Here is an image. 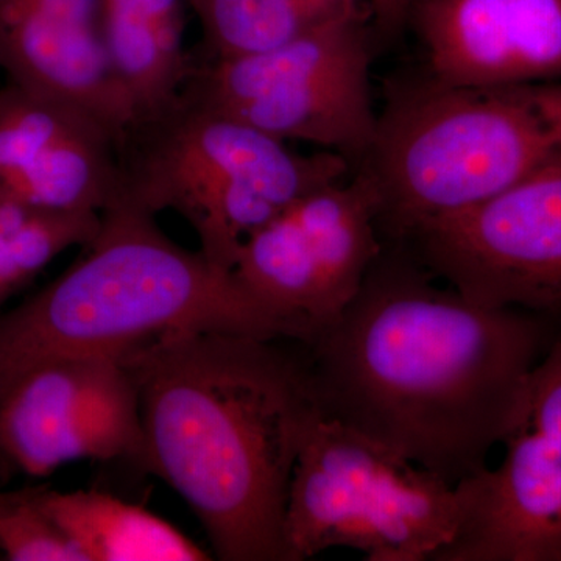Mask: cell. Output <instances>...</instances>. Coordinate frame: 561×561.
Masks as SVG:
<instances>
[{
  "instance_id": "6da1fadb",
  "label": "cell",
  "mask_w": 561,
  "mask_h": 561,
  "mask_svg": "<svg viewBox=\"0 0 561 561\" xmlns=\"http://www.w3.org/2000/svg\"><path fill=\"white\" fill-rule=\"evenodd\" d=\"M542 319L437 286L386 242L345 311L298 343L321 415L459 485L489 467L553 345Z\"/></svg>"
},
{
  "instance_id": "7a4b0ae2",
  "label": "cell",
  "mask_w": 561,
  "mask_h": 561,
  "mask_svg": "<svg viewBox=\"0 0 561 561\" xmlns=\"http://www.w3.org/2000/svg\"><path fill=\"white\" fill-rule=\"evenodd\" d=\"M121 359L138 389L147 472L190 505L216 559L287 561L291 474L320 412L300 343L173 332Z\"/></svg>"
},
{
  "instance_id": "3957f363",
  "label": "cell",
  "mask_w": 561,
  "mask_h": 561,
  "mask_svg": "<svg viewBox=\"0 0 561 561\" xmlns=\"http://www.w3.org/2000/svg\"><path fill=\"white\" fill-rule=\"evenodd\" d=\"M79 260L9 312H0V394L24 373L79 356H124L162 335L220 331L267 339L294 332L234 272L173 242L151 214L103 210Z\"/></svg>"
},
{
  "instance_id": "277c9868",
  "label": "cell",
  "mask_w": 561,
  "mask_h": 561,
  "mask_svg": "<svg viewBox=\"0 0 561 561\" xmlns=\"http://www.w3.org/2000/svg\"><path fill=\"white\" fill-rule=\"evenodd\" d=\"M381 197L383 242L561 169V80L463 87L401 81L362 168Z\"/></svg>"
},
{
  "instance_id": "5b68a950",
  "label": "cell",
  "mask_w": 561,
  "mask_h": 561,
  "mask_svg": "<svg viewBox=\"0 0 561 561\" xmlns=\"http://www.w3.org/2000/svg\"><path fill=\"white\" fill-rule=\"evenodd\" d=\"M116 161L113 205L154 217L173 210L194 230L198 250L228 272L257 228L351 172L342 154L298 153L186 90L131 117L117 135Z\"/></svg>"
},
{
  "instance_id": "8992f818",
  "label": "cell",
  "mask_w": 561,
  "mask_h": 561,
  "mask_svg": "<svg viewBox=\"0 0 561 561\" xmlns=\"http://www.w3.org/2000/svg\"><path fill=\"white\" fill-rule=\"evenodd\" d=\"M459 486L404 454L317 413L287 497V561L330 549L367 561H437L463 523Z\"/></svg>"
},
{
  "instance_id": "52a82bcc",
  "label": "cell",
  "mask_w": 561,
  "mask_h": 561,
  "mask_svg": "<svg viewBox=\"0 0 561 561\" xmlns=\"http://www.w3.org/2000/svg\"><path fill=\"white\" fill-rule=\"evenodd\" d=\"M378 41L370 11H354L251 57L192 58L181 90L273 138L362 162L379 127L370 87Z\"/></svg>"
},
{
  "instance_id": "ba28073f",
  "label": "cell",
  "mask_w": 561,
  "mask_h": 561,
  "mask_svg": "<svg viewBox=\"0 0 561 561\" xmlns=\"http://www.w3.org/2000/svg\"><path fill=\"white\" fill-rule=\"evenodd\" d=\"M381 197L364 169L298 198L257 228L234 272L305 342L345 311L382 253Z\"/></svg>"
},
{
  "instance_id": "9c48e42d",
  "label": "cell",
  "mask_w": 561,
  "mask_h": 561,
  "mask_svg": "<svg viewBox=\"0 0 561 561\" xmlns=\"http://www.w3.org/2000/svg\"><path fill=\"white\" fill-rule=\"evenodd\" d=\"M398 243L472 302L561 317V169L424 221Z\"/></svg>"
},
{
  "instance_id": "30bf717a",
  "label": "cell",
  "mask_w": 561,
  "mask_h": 561,
  "mask_svg": "<svg viewBox=\"0 0 561 561\" xmlns=\"http://www.w3.org/2000/svg\"><path fill=\"white\" fill-rule=\"evenodd\" d=\"M501 445L460 482L463 523L437 561H561V339L531 370Z\"/></svg>"
},
{
  "instance_id": "8fae6325",
  "label": "cell",
  "mask_w": 561,
  "mask_h": 561,
  "mask_svg": "<svg viewBox=\"0 0 561 561\" xmlns=\"http://www.w3.org/2000/svg\"><path fill=\"white\" fill-rule=\"evenodd\" d=\"M77 460L147 471L138 389L117 356L47 362L0 394V463L46 478Z\"/></svg>"
},
{
  "instance_id": "7c38bea8",
  "label": "cell",
  "mask_w": 561,
  "mask_h": 561,
  "mask_svg": "<svg viewBox=\"0 0 561 561\" xmlns=\"http://www.w3.org/2000/svg\"><path fill=\"white\" fill-rule=\"evenodd\" d=\"M116 136L90 114L7 81L0 88V198L50 213L116 202Z\"/></svg>"
},
{
  "instance_id": "4fadbf2b",
  "label": "cell",
  "mask_w": 561,
  "mask_h": 561,
  "mask_svg": "<svg viewBox=\"0 0 561 561\" xmlns=\"http://www.w3.org/2000/svg\"><path fill=\"white\" fill-rule=\"evenodd\" d=\"M408 27L442 83L561 80V0H415Z\"/></svg>"
},
{
  "instance_id": "5bb4252c",
  "label": "cell",
  "mask_w": 561,
  "mask_h": 561,
  "mask_svg": "<svg viewBox=\"0 0 561 561\" xmlns=\"http://www.w3.org/2000/svg\"><path fill=\"white\" fill-rule=\"evenodd\" d=\"M0 70L84 111L116 138L133 117L106 47L102 0H0Z\"/></svg>"
},
{
  "instance_id": "9a60e30c",
  "label": "cell",
  "mask_w": 561,
  "mask_h": 561,
  "mask_svg": "<svg viewBox=\"0 0 561 561\" xmlns=\"http://www.w3.org/2000/svg\"><path fill=\"white\" fill-rule=\"evenodd\" d=\"M84 561H205L209 552L160 516L102 491L36 489Z\"/></svg>"
},
{
  "instance_id": "2e32d148",
  "label": "cell",
  "mask_w": 561,
  "mask_h": 561,
  "mask_svg": "<svg viewBox=\"0 0 561 561\" xmlns=\"http://www.w3.org/2000/svg\"><path fill=\"white\" fill-rule=\"evenodd\" d=\"M102 22L133 116L179 94L192 68L183 0H102Z\"/></svg>"
},
{
  "instance_id": "e0dca14e",
  "label": "cell",
  "mask_w": 561,
  "mask_h": 561,
  "mask_svg": "<svg viewBox=\"0 0 561 561\" xmlns=\"http://www.w3.org/2000/svg\"><path fill=\"white\" fill-rule=\"evenodd\" d=\"M203 35L198 61L234 60L276 49L354 11L364 0H187ZM370 11V10H368Z\"/></svg>"
},
{
  "instance_id": "ac0fdd59",
  "label": "cell",
  "mask_w": 561,
  "mask_h": 561,
  "mask_svg": "<svg viewBox=\"0 0 561 561\" xmlns=\"http://www.w3.org/2000/svg\"><path fill=\"white\" fill-rule=\"evenodd\" d=\"M102 214L50 213L0 198V311L55 257L98 234Z\"/></svg>"
},
{
  "instance_id": "d6986e66",
  "label": "cell",
  "mask_w": 561,
  "mask_h": 561,
  "mask_svg": "<svg viewBox=\"0 0 561 561\" xmlns=\"http://www.w3.org/2000/svg\"><path fill=\"white\" fill-rule=\"evenodd\" d=\"M36 489L0 493V552L13 561H84L41 507Z\"/></svg>"
},
{
  "instance_id": "ffe728a7",
  "label": "cell",
  "mask_w": 561,
  "mask_h": 561,
  "mask_svg": "<svg viewBox=\"0 0 561 561\" xmlns=\"http://www.w3.org/2000/svg\"><path fill=\"white\" fill-rule=\"evenodd\" d=\"M371 14V24L379 41H391L409 24L415 0H364Z\"/></svg>"
}]
</instances>
